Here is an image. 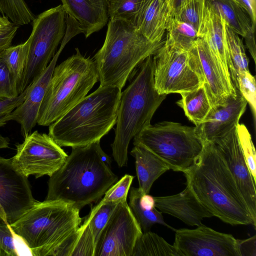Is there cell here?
I'll return each instance as SVG.
<instances>
[{
    "label": "cell",
    "mask_w": 256,
    "mask_h": 256,
    "mask_svg": "<svg viewBox=\"0 0 256 256\" xmlns=\"http://www.w3.org/2000/svg\"><path fill=\"white\" fill-rule=\"evenodd\" d=\"M170 18L167 0H150L137 30L151 42H161Z\"/></svg>",
    "instance_id": "obj_23"
},
{
    "label": "cell",
    "mask_w": 256,
    "mask_h": 256,
    "mask_svg": "<svg viewBox=\"0 0 256 256\" xmlns=\"http://www.w3.org/2000/svg\"><path fill=\"white\" fill-rule=\"evenodd\" d=\"M18 95L10 72L0 56V99L12 98Z\"/></svg>",
    "instance_id": "obj_40"
},
{
    "label": "cell",
    "mask_w": 256,
    "mask_h": 256,
    "mask_svg": "<svg viewBox=\"0 0 256 256\" xmlns=\"http://www.w3.org/2000/svg\"><path fill=\"white\" fill-rule=\"evenodd\" d=\"M254 29H253L244 37L246 45L248 49V50L254 60L256 62V44L254 40Z\"/></svg>",
    "instance_id": "obj_45"
},
{
    "label": "cell",
    "mask_w": 256,
    "mask_h": 256,
    "mask_svg": "<svg viewBox=\"0 0 256 256\" xmlns=\"http://www.w3.org/2000/svg\"><path fill=\"white\" fill-rule=\"evenodd\" d=\"M226 26L223 18L206 4L202 26L198 38L204 40L226 76L230 80L228 68Z\"/></svg>",
    "instance_id": "obj_21"
},
{
    "label": "cell",
    "mask_w": 256,
    "mask_h": 256,
    "mask_svg": "<svg viewBox=\"0 0 256 256\" xmlns=\"http://www.w3.org/2000/svg\"><path fill=\"white\" fill-rule=\"evenodd\" d=\"M0 12L17 26L28 24L36 17L24 0H0Z\"/></svg>",
    "instance_id": "obj_33"
},
{
    "label": "cell",
    "mask_w": 256,
    "mask_h": 256,
    "mask_svg": "<svg viewBox=\"0 0 256 256\" xmlns=\"http://www.w3.org/2000/svg\"><path fill=\"white\" fill-rule=\"evenodd\" d=\"M38 202L28 177L15 167L12 159L0 156V222L12 224Z\"/></svg>",
    "instance_id": "obj_13"
},
{
    "label": "cell",
    "mask_w": 256,
    "mask_h": 256,
    "mask_svg": "<svg viewBox=\"0 0 256 256\" xmlns=\"http://www.w3.org/2000/svg\"><path fill=\"white\" fill-rule=\"evenodd\" d=\"M67 14L62 6L48 9L35 17L27 40L29 48L26 70L19 90L22 92L45 70L56 54L66 28Z\"/></svg>",
    "instance_id": "obj_9"
},
{
    "label": "cell",
    "mask_w": 256,
    "mask_h": 256,
    "mask_svg": "<svg viewBox=\"0 0 256 256\" xmlns=\"http://www.w3.org/2000/svg\"><path fill=\"white\" fill-rule=\"evenodd\" d=\"M12 23L6 16L0 17V34L8 28Z\"/></svg>",
    "instance_id": "obj_47"
},
{
    "label": "cell",
    "mask_w": 256,
    "mask_h": 256,
    "mask_svg": "<svg viewBox=\"0 0 256 256\" xmlns=\"http://www.w3.org/2000/svg\"><path fill=\"white\" fill-rule=\"evenodd\" d=\"M142 234L127 200L122 201L100 234L94 256H132L136 242Z\"/></svg>",
    "instance_id": "obj_12"
},
{
    "label": "cell",
    "mask_w": 256,
    "mask_h": 256,
    "mask_svg": "<svg viewBox=\"0 0 256 256\" xmlns=\"http://www.w3.org/2000/svg\"><path fill=\"white\" fill-rule=\"evenodd\" d=\"M185 0H167L168 6L172 17L180 4Z\"/></svg>",
    "instance_id": "obj_46"
},
{
    "label": "cell",
    "mask_w": 256,
    "mask_h": 256,
    "mask_svg": "<svg viewBox=\"0 0 256 256\" xmlns=\"http://www.w3.org/2000/svg\"><path fill=\"white\" fill-rule=\"evenodd\" d=\"M180 95L182 98L176 102V104L195 126L202 124L212 108L204 84L195 90L181 93Z\"/></svg>",
    "instance_id": "obj_25"
},
{
    "label": "cell",
    "mask_w": 256,
    "mask_h": 256,
    "mask_svg": "<svg viewBox=\"0 0 256 256\" xmlns=\"http://www.w3.org/2000/svg\"><path fill=\"white\" fill-rule=\"evenodd\" d=\"M153 58L154 86L159 94H180L195 90L203 84L190 64L188 52L164 40Z\"/></svg>",
    "instance_id": "obj_10"
},
{
    "label": "cell",
    "mask_w": 256,
    "mask_h": 256,
    "mask_svg": "<svg viewBox=\"0 0 256 256\" xmlns=\"http://www.w3.org/2000/svg\"><path fill=\"white\" fill-rule=\"evenodd\" d=\"M188 54L192 68L203 82L212 108L224 104L230 96L236 95L231 80L204 39L198 38Z\"/></svg>",
    "instance_id": "obj_15"
},
{
    "label": "cell",
    "mask_w": 256,
    "mask_h": 256,
    "mask_svg": "<svg viewBox=\"0 0 256 256\" xmlns=\"http://www.w3.org/2000/svg\"><path fill=\"white\" fill-rule=\"evenodd\" d=\"M239 143L250 174L256 182V154L251 135L246 126L238 124L236 126Z\"/></svg>",
    "instance_id": "obj_36"
},
{
    "label": "cell",
    "mask_w": 256,
    "mask_h": 256,
    "mask_svg": "<svg viewBox=\"0 0 256 256\" xmlns=\"http://www.w3.org/2000/svg\"><path fill=\"white\" fill-rule=\"evenodd\" d=\"M206 10V0H185L172 17L192 26L198 38Z\"/></svg>",
    "instance_id": "obj_32"
},
{
    "label": "cell",
    "mask_w": 256,
    "mask_h": 256,
    "mask_svg": "<svg viewBox=\"0 0 256 256\" xmlns=\"http://www.w3.org/2000/svg\"><path fill=\"white\" fill-rule=\"evenodd\" d=\"M80 210L59 200L38 202L10 224L33 256H70L84 218Z\"/></svg>",
    "instance_id": "obj_3"
},
{
    "label": "cell",
    "mask_w": 256,
    "mask_h": 256,
    "mask_svg": "<svg viewBox=\"0 0 256 256\" xmlns=\"http://www.w3.org/2000/svg\"><path fill=\"white\" fill-rule=\"evenodd\" d=\"M133 144L144 146L170 170L183 173L196 160L204 146L195 126L168 121L144 128L134 136Z\"/></svg>",
    "instance_id": "obj_8"
},
{
    "label": "cell",
    "mask_w": 256,
    "mask_h": 256,
    "mask_svg": "<svg viewBox=\"0 0 256 256\" xmlns=\"http://www.w3.org/2000/svg\"><path fill=\"white\" fill-rule=\"evenodd\" d=\"M150 0H110V20L126 21L136 28Z\"/></svg>",
    "instance_id": "obj_29"
},
{
    "label": "cell",
    "mask_w": 256,
    "mask_h": 256,
    "mask_svg": "<svg viewBox=\"0 0 256 256\" xmlns=\"http://www.w3.org/2000/svg\"><path fill=\"white\" fill-rule=\"evenodd\" d=\"M130 190L128 205L142 232L149 231L152 226L156 224L164 225L175 232L176 229L164 222L162 212L157 210L156 208L149 210L142 206L140 202V197L142 193L138 188L132 187Z\"/></svg>",
    "instance_id": "obj_30"
},
{
    "label": "cell",
    "mask_w": 256,
    "mask_h": 256,
    "mask_svg": "<svg viewBox=\"0 0 256 256\" xmlns=\"http://www.w3.org/2000/svg\"><path fill=\"white\" fill-rule=\"evenodd\" d=\"M16 153L12 158L15 167L28 177L50 176L64 163L68 155L46 134L35 130L16 146Z\"/></svg>",
    "instance_id": "obj_11"
},
{
    "label": "cell",
    "mask_w": 256,
    "mask_h": 256,
    "mask_svg": "<svg viewBox=\"0 0 256 256\" xmlns=\"http://www.w3.org/2000/svg\"><path fill=\"white\" fill-rule=\"evenodd\" d=\"M67 16L76 21L86 38L98 32L109 18L110 0H60Z\"/></svg>",
    "instance_id": "obj_20"
},
{
    "label": "cell",
    "mask_w": 256,
    "mask_h": 256,
    "mask_svg": "<svg viewBox=\"0 0 256 256\" xmlns=\"http://www.w3.org/2000/svg\"><path fill=\"white\" fill-rule=\"evenodd\" d=\"M184 174L186 184L212 216L232 226H256V222L214 142H204L200 154Z\"/></svg>",
    "instance_id": "obj_2"
},
{
    "label": "cell",
    "mask_w": 256,
    "mask_h": 256,
    "mask_svg": "<svg viewBox=\"0 0 256 256\" xmlns=\"http://www.w3.org/2000/svg\"><path fill=\"white\" fill-rule=\"evenodd\" d=\"M228 54V68L232 84L238 88V78L240 72L248 71V60L239 35L226 26Z\"/></svg>",
    "instance_id": "obj_26"
},
{
    "label": "cell",
    "mask_w": 256,
    "mask_h": 256,
    "mask_svg": "<svg viewBox=\"0 0 256 256\" xmlns=\"http://www.w3.org/2000/svg\"><path fill=\"white\" fill-rule=\"evenodd\" d=\"M153 56L139 65L132 82L121 93L115 137L111 144L112 156L120 167L127 166L131 140L151 124L154 114L166 96L154 86Z\"/></svg>",
    "instance_id": "obj_5"
},
{
    "label": "cell",
    "mask_w": 256,
    "mask_h": 256,
    "mask_svg": "<svg viewBox=\"0 0 256 256\" xmlns=\"http://www.w3.org/2000/svg\"></svg>",
    "instance_id": "obj_49"
},
{
    "label": "cell",
    "mask_w": 256,
    "mask_h": 256,
    "mask_svg": "<svg viewBox=\"0 0 256 256\" xmlns=\"http://www.w3.org/2000/svg\"><path fill=\"white\" fill-rule=\"evenodd\" d=\"M98 81L93 58L76 53L56 66L39 109L37 124L49 126L79 102Z\"/></svg>",
    "instance_id": "obj_7"
},
{
    "label": "cell",
    "mask_w": 256,
    "mask_h": 256,
    "mask_svg": "<svg viewBox=\"0 0 256 256\" xmlns=\"http://www.w3.org/2000/svg\"><path fill=\"white\" fill-rule=\"evenodd\" d=\"M28 88L16 98L0 99V128L4 126L10 121L9 118L12 112L23 102Z\"/></svg>",
    "instance_id": "obj_41"
},
{
    "label": "cell",
    "mask_w": 256,
    "mask_h": 256,
    "mask_svg": "<svg viewBox=\"0 0 256 256\" xmlns=\"http://www.w3.org/2000/svg\"><path fill=\"white\" fill-rule=\"evenodd\" d=\"M174 246L182 256H240L238 240L203 224L175 230Z\"/></svg>",
    "instance_id": "obj_14"
},
{
    "label": "cell",
    "mask_w": 256,
    "mask_h": 256,
    "mask_svg": "<svg viewBox=\"0 0 256 256\" xmlns=\"http://www.w3.org/2000/svg\"><path fill=\"white\" fill-rule=\"evenodd\" d=\"M236 94L231 96L226 102L212 108L204 121L195 126L196 133L204 142H213L234 128L239 124L248 102L238 90Z\"/></svg>",
    "instance_id": "obj_18"
},
{
    "label": "cell",
    "mask_w": 256,
    "mask_h": 256,
    "mask_svg": "<svg viewBox=\"0 0 256 256\" xmlns=\"http://www.w3.org/2000/svg\"><path fill=\"white\" fill-rule=\"evenodd\" d=\"M28 48V42L26 40L22 44L14 46H10L0 52V56L10 72L18 94L26 66Z\"/></svg>",
    "instance_id": "obj_28"
},
{
    "label": "cell",
    "mask_w": 256,
    "mask_h": 256,
    "mask_svg": "<svg viewBox=\"0 0 256 256\" xmlns=\"http://www.w3.org/2000/svg\"><path fill=\"white\" fill-rule=\"evenodd\" d=\"M74 36L70 32H66L59 50L47 68L28 87L24 101L10 116V120L16 121L20 125L21 133L24 138L32 132L37 124L39 109L58 58L65 45Z\"/></svg>",
    "instance_id": "obj_17"
},
{
    "label": "cell",
    "mask_w": 256,
    "mask_h": 256,
    "mask_svg": "<svg viewBox=\"0 0 256 256\" xmlns=\"http://www.w3.org/2000/svg\"><path fill=\"white\" fill-rule=\"evenodd\" d=\"M130 154L135 159L138 189L142 194H148L154 182L170 168L160 158L142 144L134 145Z\"/></svg>",
    "instance_id": "obj_22"
},
{
    "label": "cell",
    "mask_w": 256,
    "mask_h": 256,
    "mask_svg": "<svg viewBox=\"0 0 256 256\" xmlns=\"http://www.w3.org/2000/svg\"><path fill=\"white\" fill-rule=\"evenodd\" d=\"M164 40L178 48L188 52L198 38L197 32L190 24L171 17L166 28Z\"/></svg>",
    "instance_id": "obj_31"
},
{
    "label": "cell",
    "mask_w": 256,
    "mask_h": 256,
    "mask_svg": "<svg viewBox=\"0 0 256 256\" xmlns=\"http://www.w3.org/2000/svg\"><path fill=\"white\" fill-rule=\"evenodd\" d=\"M132 256H182L173 245L150 230L142 232L135 244Z\"/></svg>",
    "instance_id": "obj_27"
},
{
    "label": "cell",
    "mask_w": 256,
    "mask_h": 256,
    "mask_svg": "<svg viewBox=\"0 0 256 256\" xmlns=\"http://www.w3.org/2000/svg\"><path fill=\"white\" fill-rule=\"evenodd\" d=\"M249 104L254 122L256 118V80L250 71L240 72L238 78V88Z\"/></svg>",
    "instance_id": "obj_37"
},
{
    "label": "cell",
    "mask_w": 256,
    "mask_h": 256,
    "mask_svg": "<svg viewBox=\"0 0 256 256\" xmlns=\"http://www.w3.org/2000/svg\"><path fill=\"white\" fill-rule=\"evenodd\" d=\"M134 178L133 176L125 174L108 189L102 200L104 202L114 204L127 200L128 194Z\"/></svg>",
    "instance_id": "obj_38"
},
{
    "label": "cell",
    "mask_w": 256,
    "mask_h": 256,
    "mask_svg": "<svg viewBox=\"0 0 256 256\" xmlns=\"http://www.w3.org/2000/svg\"><path fill=\"white\" fill-rule=\"evenodd\" d=\"M18 26L12 24L4 31L0 34V52L10 46L16 34Z\"/></svg>",
    "instance_id": "obj_43"
},
{
    "label": "cell",
    "mask_w": 256,
    "mask_h": 256,
    "mask_svg": "<svg viewBox=\"0 0 256 256\" xmlns=\"http://www.w3.org/2000/svg\"><path fill=\"white\" fill-rule=\"evenodd\" d=\"M206 4L219 14L226 25L234 32L244 37L255 25L248 13L234 0H206Z\"/></svg>",
    "instance_id": "obj_24"
},
{
    "label": "cell",
    "mask_w": 256,
    "mask_h": 256,
    "mask_svg": "<svg viewBox=\"0 0 256 256\" xmlns=\"http://www.w3.org/2000/svg\"><path fill=\"white\" fill-rule=\"evenodd\" d=\"M213 142L228 166L253 219L256 222V182L243 155L236 127Z\"/></svg>",
    "instance_id": "obj_16"
},
{
    "label": "cell",
    "mask_w": 256,
    "mask_h": 256,
    "mask_svg": "<svg viewBox=\"0 0 256 256\" xmlns=\"http://www.w3.org/2000/svg\"><path fill=\"white\" fill-rule=\"evenodd\" d=\"M17 241V236L10 224L0 222V256H19Z\"/></svg>",
    "instance_id": "obj_39"
},
{
    "label": "cell",
    "mask_w": 256,
    "mask_h": 256,
    "mask_svg": "<svg viewBox=\"0 0 256 256\" xmlns=\"http://www.w3.org/2000/svg\"><path fill=\"white\" fill-rule=\"evenodd\" d=\"M240 256H256V236L245 240H238Z\"/></svg>",
    "instance_id": "obj_42"
},
{
    "label": "cell",
    "mask_w": 256,
    "mask_h": 256,
    "mask_svg": "<svg viewBox=\"0 0 256 256\" xmlns=\"http://www.w3.org/2000/svg\"><path fill=\"white\" fill-rule=\"evenodd\" d=\"M9 144V138L0 134V150L8 148Z\"/></svg>",
    "instance_id": "obj_48"
},
{
    "label": "cell",
    "mask_w": 256,
    "mask_h": 256,
    "mask_svg": "<svg viewBox=\"0 0 256 256\" xmlns=\"http://www.w3.org/2000/svg\"><path fill=\"white\" fill-rule=\"evenodd\" d=\"M156 208L160 212L174 216L191 226L202 225V220L212 214L196 197L186 184L180 192L168 196H154Z\"/></svg>",
    "instance_id": "obj_19"
},
{
    "label": "cell",
    "mask_w": 256,
    "mask_h": 256,
    "mask_svg": "<svg viewBox=\"0 0 256 256\" xmlns=\"http://www.w3.org/2000/svg\"><path fill=\"white\" fill-rule=\"evenodd\" d=\"M122 90L99 86L49 126L60 146L77 147L100 140L116 124Z\"/></svg>",
    "instance_id": "obj_4"
},
{
    "label": "cell",
    "mask_w": 256,
    "mask_h": 256,
    "mask_svg": "<svg viewBox=\"0 0 256 256\" xmlns=\"http://www.w3.org/2000/svg\"><path fill=\"white\" fill-rule=\"evenodd\" d=\"M72 148L61 167L50 176L45 200L62 201L80 210L101 198L118 177L100 141Z\"/></svg>",
    "instance_id": "obj_1"
},
{
    "label": "cell",
    "mask_w": 256,
    "mask_h": 256,
    "mask_svg": "<svg viewBox=\"0 0 256 256\" xmlns=\"http://www.w3.org/2000/svg\"><path fill=\"white\" fill-rule=\"evenodd\" d=\"M117 204L104 202L101 200L96 205L91 208L89 214L84 218L89 226L96 244Z\"/></svg>",
    "instance_id": "obj_34"
},
{
    "label": "cell",
    "mask_w": 256,
    "mask_h": 256,
    "mask_svg": "<svg viewBox=\"0 0 256 256\" xmlns=\"http://www.w3.org/2000/svg\"><path fill=\"white\" fill-rule=\"evenodd\" d=\"M242 6L250 14L252 22L256 24V0H234Z\"/></svg>",
    "instance_id": "obj_44"
},
{
    "label": "cell",
    "mask_w": 256,
    "mask_h": 256,
    "mask_svg": "<svg viewBox=\"0 0 256 256\" xmlns=\"http://www.w3.org/2000/svg\"><path fill=\"white\" fill-rule=\"evenodd\" d=\"M96 245L91 230L84 219L78 230L70 256H94Z\"/></svg>",
    "instance_id": "obj_35"
},
{
    "label": "cell",
    "mask_w": 256,
    "mask_h": 256,
    "mask_svg": "<svg viewBox=\"0 0 256 256\" xmlns=\"http://www.w3.org/2000/svg\"><path fill=\"white\" fill-rule=\"evenodd\" d=\"M163 42H151L126 21L110 20L104 44L93 58L100 86L122 90L134 70Z\"/></svg>",
    "instance_id": "obj_6"
}]
</instances>
